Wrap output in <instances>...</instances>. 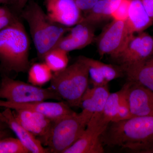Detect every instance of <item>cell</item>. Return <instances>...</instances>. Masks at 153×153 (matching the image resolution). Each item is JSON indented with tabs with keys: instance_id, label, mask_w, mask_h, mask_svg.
<instances>
[{
	"instance_id": "1",
	"label": "cell",
	"mask_w": 153,
	"mask_h": 153,
	"mask_svg": "<svg viewBox=\"0 0 153 153\" xmlns=\"http://www.w3.org/2000/svg\"><path fill=\"white\" fill-rule=\"evenodd\" d=\"M103 145L134 151L153 152V116L134 117L109 124L100 136Z\"/></svg>"
},
{
	"instance_id": "14",
	"label": "cell",
	"mask_w": 153,
	"mask_h": 153,
	"mask_svg": "<svg viewBox=\"0 0 153 153\" xmlns=\"http://www.w3.org/2000/svg\"><path fill=\"white\" fill-rule=\"evenodd\" d=\"M78 59L87 66L89 79L93 86L108 85L110 82L120 77L124 74L120 66L106 64L85 56H80Z\"/></svg>"
},
{
	"instance_id": "32",
	"label": "cell",
	"mask_w": 153,
	"mask_h": 153,
	"mask_svg": "<svg viewBox=\"0 0 153 153\" xmlns=\"http://www.w3.org/2000/svg\"><path fill=\"white\" fill-rule=\"evenodd\" d=\"M12 0H0V4L10 6L12 4Z\"/></svg>"
},
{
	"instance_id": "24",
	"label": "cell",
	"mask_w": 153,
	"mask_h": 153,
	"mask_svg": "<svg viewBox=\"0 0 153 153\" xmlns=\"http://www.w3.org/2000/svg\"><path fill=\"white\" fill-rule=\"evenodd\" d=\"M18 138L5 137L0 139V153H28Z\"/></svg>"
},
{
	"instance_id": "5",
	"label": "cell",
	"mask_w": 153,
	"mask_h": 153,
	"mask_svg": "<svg viewBox=\"0 0 153 153\" xmlns=\"http://www.w3.org/2000/svg\"><path fill=\"white\" fill-rule=\"evenodd\" d=\"M90 119L82 111H74L55 121L43 144L47 146L49 153H63L82 135Z\"/></svg>"
},
{
	"instance_id": "34",
	"label": "cell",
	"mask_w": 153,
	"mask_h": 153,
	"mask_svg": "<svg viewBox=\"0 0 153 153\" xmlns=\"http://www.w3.org/2000/svg\"><path fill=\"white\" fill-rule=\"evenodd\" d=\"M0 121L5 123V119L2 113L0 112Z\"/></svg>"
},
{
	"instance_id": "21",
	"label": "cell",
	"mask_w": 153,
	"mask_h": 153,
	"mask_svg": "<svg viewBox=\"0 0 153 153\" xmlns=\"http://www.w3.org/2000/svg\"><path fill=\"white\" fill-rule=\"evenodd\" d=\"M121 0H100L93 8L83 15L82 21L95 26L111 18Z\"/></svg>"
},
{
	"instance_id": "17",
	"label": "cell",
	"mask_w": 153,
	"mask_h": 153,
	"mask_svg": "<svg viewBox=\"0 0 153 153\" xmlns=\"http://www.w3.org/2000/svg\"><path fill=\"white\" fill-rule=\"evenodd\" d=\"M110 93L108 85L88 88L82 96L79 107L91 117L94 114L102 112Z\"/></svg>"
},
{
	"instance_id": "2",
	"label": "cell",
	"mask_w": 153,
	"mask_h": 153,
	"mask_svg": "<svg viewBox=\"0 0 153 153\" xmlns=\"http://www.w3.org/2000/svg\"><path fill=\"white\" fill-rule=\"evenodd\" d=\"M21 16L28 23L37 55L41 60L71 29L51 21L34 0L28 1Z\"/></svg>"
},
{
	"instance_id": "6",
	"label": "cell",
	"mask_w": 153,
	"mask_h": 153,
	"mask_svg": "<svg viewBox=\"0 0 153 153\" xmlns=\"http://www.w3.org/2000/svg\"><path fill=\"white\" fill-rule=\"evenodd\" d=\"M15 103H26L49 100H61L50 87L44 88L15 80L4 74L0 83V99Z\"/></svg>"
},
{
	"instance_id": "10",
	"label": "cell",
	"mask_w": 153,
	"mask_h": 153,
	"mask_svg": "<svg viewBox=\"0 0 153 153\" xmlns=\"http://www.w3.org/2000/svg\"><path fill=\"white\" fill-rule=\"evenodd\" d=\"M0 107L12 110L25 109L44 115L55 121L74 112L71 107L63 102L38 101L26 103H15L0 100Z\"/></svg>"
},
{
	"instance_id": "31",
	"label": "cell",
	"mask_w": 153,
	"mask_h": 153,
	"mask_svg": "<svg viewBox=\"0 0 153 153\" xmlns=\"http://www.w3.org/2000/svg\"><path fill=\"white\" fill-rule=\"evenodd\" d=\"M8 136L9 131L7 129L0 131V139L5 137H8Z\"/></svg>"
},
{
	"instance_id": "28",
	"label": "cell",
	"mask_w": 153,
	"mask_h": 153,
	"mask_svg": "<svg viewBox=\"0 0 153 153\" xmlns=\"http://www.w3.org/2000/svg\"><path fill=\"white\" fill-rule=\"evenodd\" d=\"M100 0H75L76 5L84 14L91 10Z\"/></svg>"
},
{
	"instance_id": "13",
	"label": "cell",
	"mask_w": 153,
	"mask_h": 153,
	"mask_svg": "<svg viewBox=\"0 0 153 153\" xmlns=\"http://www.w3.org/2000/svg\"><path fill=\"white\" fill-rule=\"evenodd\" d=\"M18 121L43 144L49 135L54 121L44 115L25 109L13 110Z\"/></svg>"
},
{
	"instance_id": "15",
	"label": "cell",
	"mask_w": 153,
	"mask_h": 153,
	"mask_svg": "<svg viewBox=\"0 0 153 153\" xmlns=\"http://www.w3.org/2000/svg\"><path fill=\"white\" fill-rule=\"evenodd\" d=\"M124 91L125 87L123 86L119 91L110 94L102 112L94 114L87 125L102 134L116 116Z\"/></svg>"
},
{
	"instance_id": "26",
	"label": "cell",
	"mask_w": 153,
	"mask_h": 153,
	"mask_svg": "<svg viewBox=\"0 0 153 153\" xmlns=\"http://www.w3.org/2000/svg\"><path fill=\"white\" fill-rule=\"evenodd\" d=\"M124 86L125 87L124 93L121 99L117 114L113 122L126 120L133 117L132 115L128 102L126 97L125 85H124Z\"/></svg>"
},
{
	"instance_id": "18",
	"label": "cell",
	"mask_w": 153,
	"mask_h": 153,
	"mask_svg": "<svg viewBox=\"0 0 153 153\" xmlns=\"http://www.w3.org/2000/svg\"><path fill=\"white\" fill-rule=\"evenodd\" d=\"M101 134L87 126L77 140L63 153H102L103 145L100 140Z\"/></svg>"
},
{
	"instance_id": "8",
	"label": "cell",
	"mask_w": 153,
	"mask_h": 153,
	"mask_svg": "<svg viewBox=\"0 0 153 153\" xmlns=\"http://www.w3.org/2000/svg\"><path fill=\"white\" fill-rule=\"evenodd\" d=\"M131 35L126 22L112 20L95 38L100 55L114 57L123 48Z\"/></svg>"
},
{
	"instance_id": "23",
	"label": "cell",
	"mask_w": 153,
	"mask_h": 153,
	"mask_svg": "<svg viewBox=\"0 0 153 153\" xmlns=\"http://www.w3.org/2000/svg\"><path fill=\"white\" fill-rule=\"evenodd\" d=\"M68 52L55 47L47 52L43 60L52 72H58L68 66Z\"/></svg>"
},
{
	"instance_id": "9",
	"label": "cell",
	"mask_w": 153,
	"mask_h": 153,
	"mask_svg": "<svg viewBox=\"0 0 153 153\" xmlns=\"http://www.w3.org/2000/svg\"><path fill=\"white\" fill-rule=\"evenodd\" d=\"M47 16L52 22L70 27L82 21L83 15L75 0H44Z\"/></svg>"
},
{
	"instance_id": "22",
	"label": "cell",
	"mask_w": 153,
	"mask_h": 153,
	"mask_svg": "<svg viewBox=\"0 0 153 153\" xmlns=\"http://www.w3.org/2000/svg\"><path fill=\"white\" fill-rule=\"evenodd\" d=\"M52 71L44 62L34 63L28 70V81L36 86H41L51 81Z\"/></svg>"
},
{
	"instance_id": "19",
	"label": "cell",
	"mask_w": 153,
	"mask_h": 153,
	"mask_svg": "<svg viewBox=\"0 0 153 153\" xmlns=\"http://www.w3.org/2000/svg\"><path fill=\"white\" fill-rule=\"evenodd\" d=\"M126 22L131 34L144 32L153 25L140 0H131Z\"/></svg>"
},
{
	"instance_id": "20",
	"label": "cell",
	"mask_w": 153,
	"mask_h": 153,
	"mask_svg": "<svg viewBox=\"0 0 153 153\" xmlns=\"http://www.w3.org/2000/svg\"><path fill=\"white\" fill-rule=\"evenodd\" d=\"M122 70L128 81L143 85L153 92V55L142 63Z\"/></svg>"
},
{
	"instance_id": "4",
	"label": "cell",
	"mask_w": 153,
	"mask_h": 153,
	"mask_svg": "<svg viewBox=\"0 0 153 153\" xmlns=\"http://www.w3.org/2000/svg\"><path fill=\"white\" fill-rule=\"evenodd\" d=\"M89 79L87 66L78 59L62 71L54 73L50 88L69 106L79 107L82 96L88 88Z\"/></svg>"
},
{
	"instance_id": "25",
	"label": "cell",
	"mask_w": 153,
	"mask_h": 153,
	"mask_svg": "<svg viewBox=\"0 0 153 153\" xmlns=\"http://www.w3.org/2000/svg\"><path fill=\"white\" fill-rule=\"evenodd\" d=\"M18 19L15 13L8 6H0V31L10 26Z\"/></svg>"
},
{
	"instance_id": "30",
	"label": "cell",
	"mask_w": 153,
	"mask_h": 153,
	"mask_svg": "<svg viewBox=\"0 0 153 153\" xmlns=\"http://www.w3.org/2000/svg\"><path fill=\"white\" fill-rule=\"evenodd\" d=\"M145 10L153 22V0H140Z\"/></svg>"
},
{
	"instance_id": "33",
	"label": "cell",
	"mask_w": 153,
	"mask_h": 153,
	"mask_svg": "<svg viewBox=\"0 0 153 153\" xmlns=\"http://www.w3.org/2000/svg\"><path fill=\"white\" fill-rule=\"evenodd\" d=\"M7 127H8L6 123L0 121V131L6 129Z\"/></svg>"
},
{
	"instance_id": "11",
	"label": "cell",
	"mask_w": 153,
	"mask_h": 153,
	"mask_svg": "<svg viewBox=\"0 0 153 153\" xmlns=\"http://www.w3.org/2000/svg\"><path fill=\"white\" fill-rule=\"evenodd\" d=\"M126 95L133 117L153 116V92L143 85L128 81Z\"/></svg>"
},
{
	"instance_id": "27",
	"label": "cell",
	"mask_w": 153,
	"mask_h": 153,
	"mask_svg": "<svg viewBox=\"0 0 153 153\" xmlns=\"http://www.w3.org/2000/svg\"><path fill=\"white\" fill-rule=\"evenodd\" d=\"M131 0H121L117 8L111 15L112 20L126 22L128 17Z\"/></svg>"
},
{
	"instance_id": "7",
	"label": "cell",
	"mask_w": 153,
	"mask_h": 153,
	"mask_svg": "<svg viewBox=\"0 0 153 153\" xmlns=\"http://www.w3.org/2000/svg\"><path fill=\"white\" fill-rule=\"evenodd\" d=\"M153 55V37L143 32L131 34L122 49L112 57L122 69L139 64Z\"/></svg>"
},
{
	"instance_id": "16",
	"label": "cell",
	"mask_w": 153,
	"mask_h": 153,
	"mask_svg": "<svg viewBox=\"0 0 153 153\" xmlns=\"http://www.w3.org/2000/svg\"><path fill=\"white\" fill-rule=\"evenodd\" d=\"M2 114L8 127L15 133L17 138L29 151V153H49L44 148L41 141L21 124L15 117L12 109L6 108Z\"/></svg>"
},
{
	"instance_id": "3",
	"label": "cell",
	"mask_w": 153,
	"mask_h": 153,
	"mask_svg": "<svg viewBox=\"0 0 153 153\" xmlns=\"http://www.w3.org/2000/svg\"><path fill=\"white\" fill-rule=\"evenodd\" d=\"M30 40L19 19L0 31L1 68L7 72H25L30 68Z\"/></svg>"
},
{
	"instance_id": "12",
	"label": "cell",
	"mask_w": 153,
	"mask_h": 153,
	"mask_svg": "<svg viewBox=\"0 0 153 153\" xmlns=\"http://www.w3.org/2000/svg\"><path fill=\"white\" fill-rule=\"evenodd\" d=\"M69 32L60 39L55 47L68 52L83 49L95 40L94 26L84 21L74 25Z\"/></svg>"
},
{
	"instance_id": "29",
	"label": "cell",
	"mask_w": 153,
	"mask_h": 153,
	"mask_svg": "<svg viewBox=\"0 0 153 153\" xmlns=\"http://www.w3.org/2000/svg\"><path fill=\"white\" fill-rule=\"evenodd\" d=\"M29 0H12L10 7L14 13H21Z\"/></svg>"
}]
</instances>
